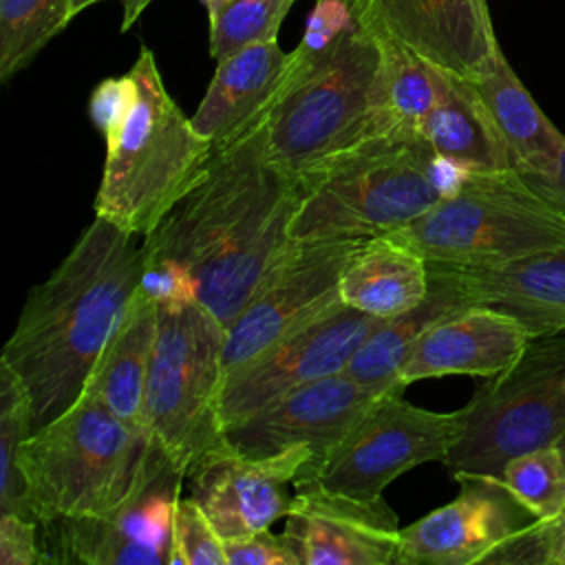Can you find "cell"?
Returning a JSON list of instances; mask_svg holds the SVG:
<instances>
[{"label":"cell","instance_id":"cell-4","mask_svg":"<svg viewBox=\"0 0 565 565\" xmlns=\"http://www.w3.org/2000/svg\"><path fill=\"white\" fill-rule=\"evenodd\" d=\"M444 168L419 135H371L300 179L289 236L302 243L388 236L446 194L455 179H444Z\"/></svg>","mask_w":565,"mask_h":565},{"label":"cell","instance_id":"cell-23","mask_svg":"<svg viewBox=\"0 0 565 565\" xmlns=\"http://www.w3.org/2000/svg\"><path fill=\"white\" fill-rule=\"evenodd\" d=\"M157 318L159 302L139 287L84 386L119 419L143 433H148L143 402L157 340Z\"/></svg>","mask_w":565,"mask_h":565},{"label":"cell","instance_id":"cell-9","mask_svg":"<svg viewBox=\"0 0 565 565\" xmlns=\"http://www.w3.org/2000/svg\"><path fill=\"white\" fill-rule=\"evenodd\" d=\"M565 433V331L530 338L521 355L486 377L463 406V433L444 463L452 475L501 477L523 452Z\"/></svg>","mask_w":565,"mask_h":565},{"label":"cell","instance_id":"cell-35","mask_svg":"<svg viewBox=\"0 0 565 565\" xmlns=\"http://www.w3.org/2000/svg\"><path fill=\"white\" fill-rule=\"evenodd\" d=\"M227 565H302L291 541L282 534L258 530L245 536L223 539Z\"/></svg>","mask_w":565,"mask_h":565},{"label":"cell","instance_id":"cell-34","mask_svg":"<svg viewBox=\"0 0 565 565\" xmlns=\"http://www.w3.org/2000/svg\"><path fill=\"white\" fill-rule=\"evenodd\" d=\"M135 79L130 73L119 77L102 79L88 99V117L93 126L102 132L104 141L115 137L124 126L132 104H135Z\"/></svg>","mask_w":565,"mask_h":565},{"label":"cell","instance_id":"cell-7","mask_svg":"<svg viewBox=\"0 0 565 565\" xmlns=\"http://www.w3.org/2000/svg\"><path fill=\"white\" fill-rule=\"evenodd\" d=\"M388 238L426 263L481 269L563 247L565 216L512 168L461 172L430 210Z\"/></svg>","mask_w":565,"mask_h":565},{"label":"cell","instance_id":"cell-3","mask_svg":"<svg viewBox=\"0 0 565 565\" xmlns=\"http://www.w3.org/2000/svg\"><path fill=\"white\" fill-rule=\"evenodd\" d=\"M168 457L84 391L64 413L33 430L18 452L33 521L106 516L124 505Z\"/></svg>","mask_w":565,"mask_h":565},{"label":"cell","instance_id":"cell-33","mask_svg":"<svg viewBox=\"0 0 565 565\" xmlns=\"http://www.w3.org/2000/svg\"><path fill=\"white\" fill-rule=\"evenodd\" d=\"M172 565H227L221 534L192 497H179L174 505Z\"/></svg>","mask_w":565,"mask_h":565},{"label":"cell","instance_id":"cell-24","mask_svg":"<svg viewBox=\"0 0 565 565\" xmlns=\"http://www.w3.org/2000/svg\"><path fill=\"white\" fill-rule=\"evenodd\" d=\"M419 135L435 157L452 170L497 172L512 168L481 97L466 77L441 71L435 106Z\"/></svg>","mask_w":565,"mask_h":565},{"label":"cell","instance_id":"cell-13","mask_svg":"<svg viewBox=\"0 0 565 565\" xmlns=\"http://www.w3.org/2000/svg\"><path fill=\"white\" fill-rule=\"evenodd\" d=\"M183 479L166 461L106 516L40 523L44 563L172 565V514Z\"/></svg>","mask_w":565,"mask_h":565},{"label":"cell","instance_id":"cell-16","mask_svg":"<svg viewBox=\"0 0 565 565\" xmlns=\"http://www.w3.org/2000/svg\"><path fill=\"white\" fill-rule=\"evenodd\" d=\"M459 494L402 527L397 565H477L536 516L501 477L457 472Z\"/></svg>","mask_w":565,"mask_h":565},{"label":"cell","instance_id":"cell-5","mask_svg":"<svg viewBox=\"0 0 565 565\" xmlns=\"http://www.w3.org/2000/svg\"><path fill=\"white\" fill-rule=\"evenodd\" d=\"M377 64V40L362 22L320 49L298 42L276 99L258 119L269 161L302 179L371 137Z\"/></svg>","mask_w":565,"mask_h":565},{"label":"cell","instance_id":"cell-19","mask_svg":"<svg viewBox=\"0 0 565 565\" xmlns=\"http://www.w3.org/2000/svg\"><path fill=\"white\" fill-rule=\"evenodd\" d=\"M428 267L461 309L490 307L508 313L525 327L530 338L565 331V245L497 267L463 269L433 263Z\"/></svg>","mask_w":565,"mask_h":565},{"label":"cell","instance_id":"cell-2","mask_svg":"<svg viewBox=\"0 0 565 565\" xmlns=\"http://www.w3.org/2000/svg\"><path fill=\"white\" fill-rule=\"evenodd\" d=\"M143 278L135 234L95 216L44 282L29 291L0 362L26 386L35 428L64 413Z\"/></svg>","mask_w":565,"mask_h":565},{"label":"cell","instance_id":"cell-37","mask_svg":"<svg viewBox=\"0 0 565 565\" xmlns=\"http://www.w3.org/2000/svg\"><path fill=\"white\" fill-rule=\"evenodd\" d=\"M532 190H536L558 214L565 216V148L545 172L521 174Z\"/></svg>","mask_w":565,"mask_h":565},{"label":"cell","instance_id":"cell-38","mask_svg":"<svg viewBox=\"0 0 565 565\" xmlns=\"http://www.w3.org/2000/svg\"><path fill=\"white\" fill-rule=\"evenodd\" d=\"M119 2H121V26L119 29L124 33L141 18V13L148 9V4L152 0H119Z\"/></svg>","mask_w":565,"mask_h":565},{"label":"cell","instance_id":"cell-21","mask_svg":"<svg viewBox=\"0 0 565 565\" xmlns=\"http://www.w3.org/2000/svg\"><path fill=\"white\" fill-rule=\"evenodd\" d=\"M291 64V51L278 40L249 44L216 62L207 90L194 110L192 126L214 148L245 135L276 99Z\"/></svg>","mask_w":565,"mask_h":565},{"label":"cell","instance_id":"cell-11","mask_svg":"<svg viewBox=\"0 0 565 565\" xmlns=\"http://www.w3.org/2000/svg\"><path fill=\"white\" fill-rule=\"evenodd\" d=\"M362 241H296L225 331L223 380L340 300V276Z\"/></svg>","mask_w":565,"mask_h":565},{"label":"cell","instance_id":"cell-17","mask_svg":"<svg viewBox=\"0 0 565 565\" xmlns=\"http://www.w3.org/2000/svg\"><path fill=\"white\" fill-rule=\"evenodd\" d=\"M291 488L285 536L302 565H397L402 527L384 497H351L316 479Z\"/></svg>","mask_w":565,"mask_h":565},{"label":"cell","instance_id":"cell-26","mask_svg":"<svg viewBox=\"0 0 565 565\" xmlns=\"http://www.w3.org/2000/svg\"><path fill=\"white\" fill-rule=\"evenodd\" d=\"M373 35L380 49V64L371 135L417 137L426 115L435 106L441 68L388 35Z\"/></svg>","mask_w":565,"mask_h":565},{"label":"cell","instance_id":"cell-12","mask_svg":"<svg viewBox=\"0 0 565 565\" xmlns=\"http://www.w3.org/2000/svg\"><path fill=\"white\" fill-rule=\"evenodd\" d=\"M382 322L384 318L338 302L225 375L218 399L223 430L260 413L294 388L344 371L360 344Z\"/></svg>","mask_w":565,"mask_h":565},{"label":"cell","instance_id":"cell-8","mask_svg":"<svg viewBox=\"0 0 565 565\" xmlns=\"http://www.w3.org/2000/svg\"><path fill=\"white\" fill-rule=\"evenodd\" d=\"M225 329L199 302L159 305L146 384V428L179 475L223 437Z\"/></svg>","mask_w":565,"mask_h":565},{"label":"cell","instance_id":"cell-29","mask_svg":"<svg viewBox=\"0 0 565 565\" xmlns=\"http://www.w3.org/2000/svg\"><path fill=\"white\" fill-rule=\"evenodd\" d=\"M33 404L22 380L0 362V512L31 519L18 452L33 435Z\"/></svg>","mask_w":565,"mask_h":565},{"label":"cell","instance_id":"cell-32","mask_svg":"<svg viewBox=\"0 0 565 565\" xmlns=\"http://www.w3.org/2000/svg\"><path fill=\"white\" fill-rule=\"evenodd\" d=\"M483 565H565V505L494 547Z\"/></svg>","mask_w":565,"mask_h":565},{"label":"cell","instance_id":"cell-36","mask_svg":"<svg viewBox=\"0 0 565 565\" xmlns=\"http://www.w3.org/2000/svg\"><path fill=\"white\" fill-rule=\"evenodd\" d=\"M40 523L15 512H0V565L44 563Z\"/></svg>","mask_w":565,"mask_h":565},{"label":"cell","instance_id":"cell-27","mask_svg":"<svg viewBox=\"0 0 565 565\" xmlns=\"http://www.w3.org/2000/svg\"><path fill=\"white\" fill-rule=\"evenodd\" d=\"M430 289L428 296L411 311L384 320L353 353L347 364V373L366 388L384 395L391 391H404L399 382L402 364L413 351L419 335L439 318L459 311L461 307L452 298L444 280L428 267Z\"/></svg>","mask_w":565,"mask_h":565},{"label":"cell","instance_id":"cell-31","mask_svg":"<svg viewBox=\"0 0 565 565\" xmlns=\"http://www.w3.org/2000/svg\"><path fill=\"white\" fill-rule=\"evenodd\" d=\"M296 0H230L210 22V57L214 62L256 42L278 40L282 20Z\"/></svg>","mask_w":565,"mask_h":565},{"label":"cell","instance_id":"cell-14","mask_svg":"<svg viewBox=\"0 0 565 565\" xmlns=\"http://www.w3.org/2000/svg\"><path fill=\"white\" fill-rule=\"evenodd\" d=\"M380 397V393L340 371L289 391L260 413L225 428L223 437L249 457L307 446L311 463L296 481L309 479L344 444Z\"/></svg>","mask_w":565,"mask_h":565},{"label":"cell","instance_id":"cell-20","mask_svg":"<svg viewBox=\"0 0 565 565\" xmlns=\"http://www.w3.org/2000/svg\"><path fill=\"white\" fill-rule=\"evenodd\" d=\"M530 333L508 313L463 307L435 320L415 342L399 371L404 386L446 375L492 377L525 349Z\"/></svg>","mask_w":565,"mask_h":565},{"label":"cell","instance_id":"cell-41","mask_svg":"<svg viewBox=\"0 0 565 565\" xmlns=\"http://www.w3.org/2000/svg\"><path fill=\"white\" fill-rule=\"evenodd\" d=\"M561 450H563V455H565V433H563V437L558 439V444H556Z\"/></svg>","mask_w":565,"mask_h":565},{"label":"cell","instance_id":"cell-22","mask_svg":"<svg viewBox=\"0 0 565 565\" xmlns=\"http://www.w3.org/2000/svg\"><path fill=\"white\" fill-rule=\"evenodd\" d=\"M481 97L510 159L512 170L545 172L565 148V135L550 121L512 71L503 51L466 77Z\"/></svg>","mask_w":565,"mask_h":565},{"label":"cell","instance_id":"cell-40","mask_svg":"<svg viewBox=\"0 0 565 565\" xmlns=\"http://www.w3.org/2000/svg\"><path fill=\"white\" fill-rule=\"evenodd\" d=\"M203 2V7L207 9V18H212V15H216L230 0H201Z\"/></svg>","mask_w":565,"mask_h":565},{"label":"cell","instance_id":"cell-28","mask_svg":"<svg viewBox=\"0 0 565 565\" xmlns=\"http://www.w3.org/2000/svg\"><path fill=\"white\" fill-rule=\"evenodd\" d=\"M71 20V0H0V82L24 71Z\"/></svg>","mask_w":565,"mask_h":565},{"label":"cell","instance_id":"cell-18","mask_svg":"<svg viewBox=\"0 0 565 565\" xmlns=\"http://www.w3.org/2000/svg\"><path fill=\"white\" fill-rule=\"evenodd\" d=\"M360 22L433 66L472 77L499 46L488 0H353Z\"/></svg>","mask_w":565,"mask_h":565},{"label":"cell","instance_id":"cell-30","mask_svg":"<svg viewBox=\"0 0 565 565\" xmlns=\"http://www.w3.org/2000/svg\"><path fill=\"white\" fill-rule=\"evenodd\" d=\"M501 481L536 519H550L565 505V455L556 444L516 455Z\"/></svg>","mask_w":565,"mask_h":565},{"label":"cell","instance_id":"cell-1","mask_svg":"<svg viewBox=\"0 0 565 565\" xmlns=\"http://www.w3.org/2000/svg\"><path fill=\"white\" fill-rule=\"evenodd\" d=\"M300 179L274 166L258 121L214 148L194 185L143 238L141 289L159 305L199 300L227 331L296 243Z\"/></svg>","mask_w":565,"mask_h":565},{"label":"cell","instance_id":"cell-15","mask_svg":"<svg viewBox=\"0 0 565 565\" xmlns=\"http://www.w3.org/2000/svg\"><path fill=\"white\" fill-rule=\"evenodd\" d=\"M309 463L307 446L249 457L221 437L190 466L185 479L190 497L221 539H234L267 530L287 516L294 501L289 486Z\"/></svg>","mask_w":565,"mask_h":565},{"label":"cell","instance_id":"cell-10","mask_svg":"<svg viewBox=\"0 0 565 565\" xmlns=\"http://www.w3.org/2000/svg\"><path fill=\"white\" fill-rule=\"evenodd\" d=\"M461 433L463 408L426 411L406 402L404 391H391L309 479L351 497L377 499L402 472L444 461Z\"/></svg>","mask_w":565,"mask_h":565},{"label":"cell","instance_id":"cell-25","mask_svg":"<svg viewBox=\"0 0 565 565\" xmlns=\"http://www.w3.org/2000/svg\"><path fill=\"white\" fill-rule=\"evenodd\" d=\"M428 289V263L388 236L362 241L340 276V300L384 320L417 307Z\"/></svg>","mask_w":565,"mask_h":565},{"label":"cell","instance_id":"cell-6","mask_svg":"<svg viewBox=\"0 0 565 565\" xmlns=\"http://www.w3.org/2000/svg\"><path fill=\"white\" fill-rule=\"evenodd\" d=\"M135 104L106 143L95 216L146 238L205 170L214 146L170 97L154 53L139 49L128 71Z\"/></svg>","mask_w":565,"mask_h":565},{"label":"cell","instance_id":"cell-39","mask_svg":"<svg viewBox=\"0 0 565 565\" xmlns=\"http://www.w3.org/2000/svg\"><path fill=\"white\" fill-rule=\"evenodd\" d=\"M99 2H104V0H71V11H73V18H75L77 13H82V11H86V9L95 7V4H99Z\"/></svg>","mask_w":565,"mask_h":565}]
</instances>
